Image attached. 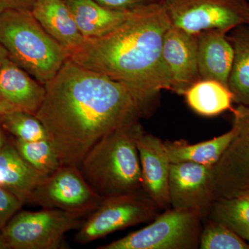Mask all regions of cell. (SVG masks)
Returning a JSON list of instances; mask_svg holds the SVG:
<instances>
[{
	"mask_svg": "<svg viewBox=\"0 0 249 249\" xmlns=\"http://www.w3.org/2000/svg\"><path fill=\"white\" fill-rule=\"evenodd\" d=\"M45 86V99L36 115L62 165L79 168L100 139L152 113L125 85L70 59Z\"/></svg>",
	"mask_w": 249,
	"mask_h": 249,
	"instance_id": "cell-1",
	"label": "cell"
},
{
	"mask_svg": "<svg viewBox=\"0 0 249 249\" xmlns=\"http://www.w3.org/2000/svg\"><path fill=\"white\" fill-rule=\"evenodd\" d=\"M170 27L163 3L150 6L109 34L85 39L69 51L70 60L125 85L154 111L160 91L170 89L162 55Z\"/></svg>",
	"mask_w": 249,
	"mask_h": 249,
	"instance_id": "cell-2",
	"label": "cell"
},
{
	"mask_svg": "<svg viewBox=\"0 0 249 249\" xmlns=\"http://www.w3.org/2000/svg\"><path fill=\"white\" fill-rule=\"evenodd\" d=\"M140 121L105 136L88 151L79 165L83 177L103 199L143 190L137 137Z\"/></svg>",
	"mask_w": 249,
	"mask_h": 249,
	"instance_id": "cell-3",
	"label": "cell"
},
{
	"mask_svg": "<svg viewBox=\"0 0 249 249\" xmlns=\"http://www.w3.org/2000/svg\"><path fill=\"white\" fill-rule=\"evenodd\" d=\"M0 44L10 59L43 85L70 59L69 51L46 32L29 10L0 13Z\"/></svg>",
	"mask_w": 249,
	"mask_h": 249,
	"instance_id": "cell-4",
	"label": "cell"
},
{
	"mask_svg": "<svg viewBox=\"0 0 249 249\" xmlns=\"http://www.w3.org/2000/svg\"><path fill=\"white\" fill-rule=\"evenodd\" d=\"M204 222L198 211L170 208L146 227L98 249H199Z\"/></svg>",
	"mask_w": 249,
	"mask_h": 249,
	"instance_id": "cell-5",
	"label": "cell"
},
{
	"mask_svg": "<svg viewBox=\"0 0 249 249\" xmlns=\"http://www.w3.org/2000/svg\"><path fill=\"white\" fill-rule=\"evenodd\" d=\"M82 217L48 208L18 211L3 228V231L10 249H65V234L79 229Z\"/></svg>",
	"mask_w": 249,
	"mask_h": 249,
	"instance_id": "cell-6",
	"label": "cell"
},
{
	"mask_svg": "<svg viewBox=\"0 0 249 249\" xmlns=\"http://www.w3.org/2000/svg\"><path fill=\"white\" fill-rule=\"evenodd\" d=\"M160 211L143 190L106 198L82 223L75 240L85 245L126 228L150 222Z\"/></svg>",
	"mask_w": 249,
	"mask_h": 249,
	"instance_id": "cell-7",
	"label": "cell"
},
{
	"mask_svg": "<svg viewBox=\"0 0 249 249\" xmlns=\"http://www.w3.org/2000/svg\"><path fill=\"white\" fill-rule=\"evenodd\" d=\"M170 24L193 35L204 31L228 33L249 24L247 0H164Z\"/></svg>",
	"mask_w": 249,
	"mask_h": 249,
	"instance_id": "cell-8",
	"label": "cell"
},
{
	"mask_svg": "<svg viewBox=\"0 0 249 249\" xmlns=\"http://www.w3.org/2000/svg\"><path fill=\"white\" fill-rule=\"evenodd\" d=\"M103 199L85 180L78 167L62 165L36 187L28 202L84 216L92 213Z\"/></svg>",
	"mask_w": 249,
	"mask_h": 249,
	"instance_id": "cell-9",
	"label": "cell"
},
{
	"mask_svg": "<svg viewBox=\"0 0 249 249\" xmlns=\"http://www.w3.org/2000/svg\"><path fill=\"white\" fill-rule=\"evenodd\" d=\"M234 136L214 166V197L249 196V106L232 109Z\"/></svg>",
	"mask_w": 249,
	"mask_h": 249,
	"instance_id": "cell-10",
	"label": "cell"
},
{
	"mask_svg": "<svg viewBox=\"0 0 249 249\" xmlns=\"http://www.w3.org/2000/svg\"><path fill=\"white\" fill-rule=\"evenodd\" d=\"M214 166L189 162L171 163L170 208L193 210L205 219L214 201Z\"/></svg>",
	"mask_w": 249,
	"mask_h": 249,
	"instance_id": "cell-11",
	"label": "cell"
},
{
	"mask_svg": "<svg viewBox=\"0 0 249 249\" xmlns=\"http://www.w3.org/2000/svg\"><path fill=\"white\" fill-rule=\"evenodd\" d=\"M163 61L170 78V89L183 95L201 79L198 70L197 36L171 26L162 45Z\"/></svg>",
	"mask_w": 249,
	"mask_h": 249,
	"instance_id": "cell-12",
	"label": "cell"
},
{
	"mask_svg": "<svg viewBox=\"0 0 249 249\" xmlns=\"http://www.w3.org/2000/svg\"><path fill=\"white\" fill-rule=\"evenodd\" d=\"M142 188L160 210L170 209V160L165 142L142 130L137 139Z\"/></svg>",
	"mask_w": 249,
	"mask_h": 249,
	"instance_id": "cell-13",
	"label": "cell"
},
{
	"mask_svg": "<svg viewBox=\"0 0 249 249\" xmlns=\"http://www.w3.org/2000/svg\"><path fill=\"white\" fill-rule=\"evenodd\" d=\"M46 94L45 85L37 81L8 58L0 69V101L9 111L36 114Z\"/></svg>",
	"mask_w": 249,
	"mask_h": 249,
	"instance_id": "cell-14",
	"label": "cell"
},
{
	"mask_svg": "<svg viewBox=\"0 0 249 249\" xmlns=\"http://www.w3.org/2000/svg\"><path fill=\"white\" fill-rule=\"evenodd\" d=\"M227 34L211 30L196 35L197 64L201 79L216 80L229 88L234 49Z\"/></svg>",
	"mask_w": 249,
	"mask_h": 249,
	"instance_id": "cell-15",
	"label": "cell"
},
{
	"mask_svg": "<svg viewBox=\"0 0 249 249\" xmlns=\"http://www.w3.org/2000/svg\"><path fill=\"white\" fill-rule=\"evenodd\" d=\"M65 1L85 39L96 38L106 35L144 9L119 11L105 7L93 0H65Z\"/></svg>",
	"mask_w": 249,
	"mask_h": 249,
	"instance_id": "cell-16",
	"label": "cell"
},
{
	"mask_svg": "<svg viewBox=\"0 0 249 249\" xmlns=\"http://www.w3.org/2000/svg\"><path fill=\"white\" fill-rule=\"evenodd\" d=\"M31 11L46 32L67 50L84 41L65 0H36Z\"/></svg>",
	"mask_w": 249,
	"mask_h": 249,
	"instance_id": "cell-17",
	"label": "cell"
},
{
	"mask_svg": "<svg viewBox=\"0 0 249 249\" xmlns=\"http://www.w3.org/2000/svg\"><path fill=\"white\" fill-rule=\"evenodd\" d=\"M47 177L36 171L19 155L11 141L0 149V187L28 203L33 191Z\"/></svg>",
	"mask_w": 249,
	"mask_h": 249,
	"instance_id": "cell-18",
	"label": "cell"
},
{
	"mask_svg": "<svg viewBox=\"0 0 249 249\" xmlns=\"http://www.w3.org/2000/svg\"><path fill=\"white\" fill-rule=\"evenodd\" d=\"M234 130L205 142L191 144L185 140L165 141L170 163H189L214 166L231 142Z\"/></svg>",
	"mask_w": 249,
	"mask_h": 249,
	"instance_id": "cell-19",
	"label": "cell"
},
{
	"mask_svg": "<svg viewBox=\"0 0 249 249\" xmlns=\"http://www.w3.org/2000/svg\"><path fill=\"white\" fill-rule=\"evenodd\" d=\"M228 37L234 49L228 87L233 102L249 106V26L236 28Z\"/></svg>",
	"mask_w": 249,
	"mask_h": 249,
	"instance_id": "cell-20",
	"label": "cell"
},
{
	"mask_svg": "<svg viewBox=\"0 0 249 249\" xmlns=\"http://www.w3.org/2000/svg\"><path fill=\"white\" fill-rule=\"evenodd\" d=\"M183 95L188 106L195 112L208 117L228 110L233 102L229 88L213 80H198Z\"/></svg>",
	"mask_w": 249,
	"mask_h": 249,
	"instance_id": "cell-21",
	"label": "cell"
},
{
	"mask_svg": "<svg viewBox=\"0 0 249 249\" xmlns=\"http://www.w3.org/2000/svg\"><path fill=\"white\" fill-rule=\"evenodd\" d=\"M206 219L220 223L248 242L249 196L216 199Z\"/></svg>",
	"mask_w": 249,
	"mask_h": 249,
	"instance_id": "cell-22",
	"label": "cell"
},
{
	"mask_svg": "<svg viewBox=\"0 0 249 249\" xmlns=\"http://www.w3.org/2000/svg\"><path fill=\"white\" fill-rule=\"evenodd\" d=\"M11 142L23 159L36 171L46 177L62 165L58 153L49 139L25 142L15 138Z\"/></svg>",
	"mask_w": 249,
	"mask_h": 249,
	"instance_id": "cell-23",
	"label": "cell"
},
{
	"mask_svg": "<svg viewBox=\"0 0 249 249\" xmlns=\"http://www.w3.org/2000/svg\"><path fill=\"white\" fill-rule=\"evenodd\" d=\"M0 127L15 138L25 142L49 139L48 132L38 118L26 111H9L0 116Z\"/></svg>",
	"mask_w": 249,
	"mask_h": 249,
	"instance_id": "cell-24",
	"label": "cell"
},
{
	"mask_svg": "<svg viewBox=\"0 0 249 249\" xmlns=\"http://www.w3.org/2000/svg\"><path fill=\"white\" fill-rule=\"evenodd\" d=\"M204 224L199 249H249L247 241L220 223L206 219Z\"/></svg>",
	"mask_w": 249,
	"mask_h": 249,
	"instance_id": "cell-25",
	"label": "cell"
},
{
	"mask_svg": "<svg viewBox=\"0 0 249 249\" xmlns=\"http://www.w3.org/2000/svg\"><path fill=\"white\" fill-rule=\"evenodd\" d=\"M24 203L14 194L0 187V229L22 208Z\"/></svg>",
	"mask_w": 249,
	"mask_h": 249,
	"instance_id": "cell-26",
	"label": "cell"
},
{
	"mask_svg": "<svg viewBox=\"0 0 249 249\" xmlns=\"http://www.w3.org/2000/svg\"><path fill=\"white\" fill-rule=\"evenodd\" d=\"M105 7L119 11H136L162 4L164 0H93Z\"/></svg>",
	"mask_w": 249,
	"mask_h": 249,
	"instance_id": "cell-27",
	"label": "cell"
},
{
	"mask_svg": "<svg viewBox=\"0 0 249 249\" xmlns=\"http://www.w3.org/2000/svg\"><path fill=\"white\" fill-rule=\"evenodd\" d=\"M36 0H0V13L6 10H29Z\"/></svg>",
	"mask_w": 249,
	"mask_h": 249,
	"instance_id": "cell-28",
	"label": "cell"
},
{
	"mask_svg": "<svg viewBox=\"0 0 249 249\" xmlns=\"http://www.w3.org/2000/svg\"><path fill=\"white\" fill-rule=\"evenodd\" d=\"M8 58H9V56L7 51L0 44V69Z\"/></svg>",
	"mask_w": 249,
	"mask_h": 249,
	"instance_id": "cell-29",
	"label": "cell"
},
{
	"mask_svg": "<svg viewBox=\"0 0 249 249\" xmlns=\"http://www.w3.org/2000/svg\"><path fill=\"white\" fill-rule=\"evenodd\" d=\"M0 249H10L9 244L3 231V229H0Z\"/></svg>",
	"mask_w": 249,
	"mask_h": 249,
	"instance_id": "cell-30",
	"label": "cell"
},
{
	"mask_svg": "<svg viewBox=\"0 0 249 249\" xmlns=\"http://www.w3.org/2000/svg\"><path fill=\"white\" fill-rule=\"evenodd\" d=\"M7 139L5 137L4 132H3V129L0 127V149L1 148L6 142H7Z\"/></svg>",
	"mask_w": 249,
	"mask_h": 249,
	"instance_id": "cell-31",
	"label": "cell"
},
{
	"mask_svg": "<svg viewBox=\"0 0 249 249\" xmlns=\"http://www.w3.org/2000/svg\"><path fill=\"white\" fill-rule=\"evenodd\" d=\"M9 112V109L8 108L6 107L4 104H3L1 103V101H0V116L2 115V114H5V113Z\"/></svg>",
	"mask_w": 249,
	"mask_h": 249,
	"instance_id": "cell-32",
	"label": "cell"
},
{
	"mask_svg": "<svg viewBox=\"0 0 249 249\" xmlns=\"http://www.w3.org/2000/svg\"><path fill=\"white\" fill-rule=\"evenodd\" d=\"M248 243H249V240L248 241Z\"/></svg>",
	"mask_w": 249,
	"mask_h": 249,
	"instance_id": "cell-33",
	"label": "cell"
},
{
	"mask_svg": "<svg viewBox=\"0 0 249 249\" xmlns=\"http://www.w3.org/2000/svg\"></svg>",
	"mask_w": 249,
	"mask_h": 249,
	"instance_id": "cell-34",
	"label": "cell"
}]
</instances>
